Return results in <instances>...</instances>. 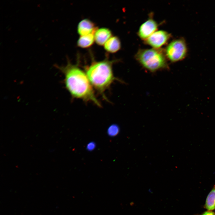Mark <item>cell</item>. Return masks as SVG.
<instances>
[{
  "label": "cell",
  "instance_id": "6da1fadb",
  "mask_svg": "<svg viewBox=\"0 0 215 215\" xmlns=\"http://www.w3.org/2000/svg\"><path fill=\"white\" fill-rule=\"evenodd\" d=\"M54 66L64 75L65 87L72 98L91 102L98 107H101L85 72L76 65L71 64L68 60L64 66L56 64Z\"/></svg>",
  "mask_w": 215,
  "mask_h": 215
},
{
  "label": "cell",
  "instance_id": "7a4b0ae2",
  "mask_svg": "<svg viewBox=\"0 0 215 215\" xmlns=\"http://www.w3.org/2000/svg\"><path fill=\"white\" fill-rule=\"evenodd\" d=\"M115 60L105 59L93 61L85 67V72L93 88L105 99V91L115 80L121 81L114 76L113 64Z\"/></svg>",
  "mask_w": 215,
  "mask_h": 215
},
{
  "label": "cell",
  "instance_id": "3957f363",
  "mask_svg": "<svg viewBox=\"0 0 215 215\" xmlns=\"http://www.w3.org/2000/svg\"><path fill=\"white\" fill-rule=\"evenodd\" d=\"M135 57L143 67L151 72L168 68L164 50L161 48L140 49Z\"/></svg>",
  "mask_w": 215,
  "mask_h": 215
},
{
  "label": "cell",
  "instance_id": "277c9868",
  "mask_svg": "<svg viewBox=\"0 0 215 215\" xmlns=\"http://www.w3.org/2000/svg\"><path fill=\"white\" fill-rule=\"evenodd\" d=\"M164 50L167 59L174 62L182 60L185 57L187 49L185 41L181 38L173 40Z\"/></svg>",
  "mask_w": 215,
  "mask_h": 215
},
{
  "label": "cell",
  "instance_id": "5b68a950",
  "mask_svg": "<svg viewBox=\"0 0 215 215\" xmlns=\"http://www.w3.org/2000/svg\"><path fill=\"white\" fill-rule=\"evenodd\" d=\"M171 36V34L167 31L159 30L155 31L144 41L153 48H160L167 43Z\"/></svg>",
  "mask_w": 215,
  "mask_h": 215
},
{
  "label": "cell",
  "instance_id": "8992f818",
  "mask_svg": "<svg viewBox=\"0 0 215 215\" xmlns=\"http://www.w3.org/2000/svg\"><path fill=\"white\" fill-rule=\"evenodd\" d=\"M159 25L158 23L153 19V17L150 16L139 27L137 33L138 36L145 41L157 31Z\"/></svg>",
  "mask_w": 215,
  "mask_h": 215
},
{
  "label": "cell",
  "instance_id": "52a82bcc",
  "mask_svg": "<svg viewBox=\"0 0 215 215\" xmlns=\"http://www.w3.org/2000/svg\"><path fill=\"white\" fill-rule=\"evenodd\" d=\"M95 24L88 19H84L79 23L77 32L81 36L86 35L95 33L97 29Z\"/></svg>",
  "mask_w": 215,
  "mask_h": 215
},
{
  "label": "cell",
  "instance_id": "ba28073f",
  "mask_svg": "<svg viewBox=\"0 0 215 215\" xmlns=\"http://www.w3.org/2000/svg\"><path fill=\"white\" fill-rule=\"evenodd\" d=\"M94 35L96 43L99 45L102 46L112 36V32L108 28L102 27L97 29Z\"/></svg>",
  "mask_w": 215,
  "mask_h": 215
},
{
  "label": "cell",
  "instance_id": "9c48e42d",
  "mask_svg": "<svg viewBox=\"0 0 215 215\" xmlns=\"http://www.w3.org/2000/svg\"><path fill=\"white\" fill-rule=\"evenodd\" d=\"M121 42L119 38L116 36L111 37L105 42L104 45L105 50L111 53H116L121 48Z\"/></svg>",
  "mask_w": 215,
  "mask_h": 215
},
{
  "label": "cell",
  "instance_id": "30bf717a",
  "mask_svg": "<svg viewBox=\"0 0 215 215\" xmlns=\"http://www.w3.org/2000/svg\"><path fill=\"white\" fill-rule=\"evenodd\" d=\"M94 33L81 36L77 41V46L79 47L84 48L90 47L93 44L95 41Z\"/></svg>",
  "mask_w": 215,
  "mask_h": 215
},
{
  "label": "cell",
  "instance_id": "8fae6325",
  "mask_svg": "<svg viewBox=\"0 0 215 215\" xmlns=\"http://www.w3.org/2000/svg\"><path fill=\"white\" fill-rule=\"evenodd\" d=\"M204 208L208 211L215 210V185L206 197Z\"/></svg>",
  "mask_w": 215,
  "mask_h": 215
},
{
  "label": "cell",
  "instance_id": "7c38bea8",
  "mask_svg": "<svg viewBox=\"0 0 215 215\" xmlns=\"http://www.w3.org/2000/svg\"><path fill=\"white\" fill-rule=\"evenodd\" d=\"M119 130V128L117 125L113 124L108 128V133L110 136H114L118 133Z\"/></svg>",
  "mask_w": 215,
  "mask_h": 215
},
{
  "label": "cell",
  "instance_id": "4fadbf2b",
  "mask_svg": "<svg viewBox=\"0 0 215 215\" xmlns=\"http://www.w3.org/2000/svg\"><path fill=\"white\" fill-rule=\"evenodd\" d=\"M95 143L93 142H90L87 145V148L89 150H92L95 148Z\"/></svg>",
  "mask_w": 215,
  "mask_h": 215
},
{
  "label": "cell",
  "instance_id": "5bb4252c",
  "mask_svg": "<svg viewBox=\"0 0 215 215\" xmlns=\"http://www.w3.org/2000/svg\"><path fill=\"white\" fill-rule=\"evenodd\" d=\"M200 215H215V213L212 211H207L203 212Z\"/></svg>",
  "mask_w": 215,
  "mask_h": 215
}]
</instances>
